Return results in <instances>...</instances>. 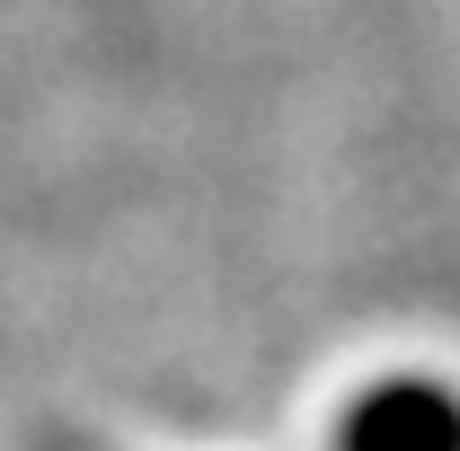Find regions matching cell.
<instances>
[{"label": "cell", "mask_w": 460, "mask_h": 451, "mask_svg": "<svg viewBox=\"0 0 460 451\" xmlns=\"http://www.w3.org/2000/svg\"><path fill=\"white\" fill-rule=\"evenodd\" d=\"M345 451H460V398L434 381H381L372 398H354Z\"/></svg>", "instance_id": "obj_1"}]
</instances>
